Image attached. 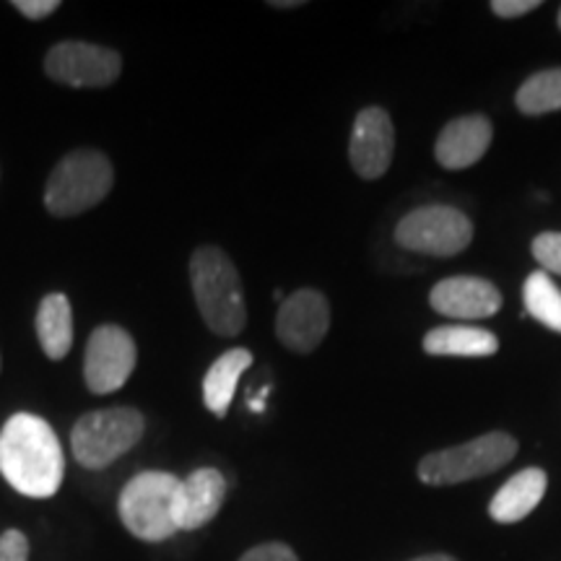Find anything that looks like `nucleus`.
<instances>
[{"label":"nucleus","mask_w":561,"mask_h":561,"mask_svg":"<svg viewBox=\"0 0 561 561\" xmlns=\"http://www.w3.org/2000/svg\"><path fill=\"white\" fill-rule=\"evenodd\" d=\"M0 473L11 489L32 500H50L66 479L58 434L34 413H13L0 430Z\"/></svg>","instance_id":"nucleus-1"},{"label":"nucleus","mask_w":561,"mask_h":561,"mask_svg":"<svg viewBox=\"0 0 561 561\" xmlns=\"http://www.w3.org/2000/svg\"><path fill=\"white\" fill-rule=\"evenodd\" d=\"M191 286L195 305L208 331L224 339H234L248 322L242 278L227 252L203 244L191 257Z\"/></svg>","instance_id":"nucleus-2"},{"label":"nucleus","mask_w":561,"mask_h":561,"mask_svg":"<svg viewBox=\"0 0 561 561\" xmlns=\"http://www.w3.org/2000/svg\"><path fill=\"white\" fill-rule=\"evenodd\" d=\"M115 185V170L107 153L76 149L62 157L45 187V208L55 219H70L100 206Z\"/></svg>","instance_id":"nucleus-3"},{"label":"nucleus","mask_w":561,"mask_h":561,"mask_svg":"<svg viewBox=\"0 0 561 561\" xmlns=\"http://www.w3.org/2000/svg\"><path fill=\"white\" fill-rule=\"evenodd\" d=\"M146 432L144 413L133 405L89 411L70 430V450L73 458L89 471H102L133 450Z\"/></svg>","instance_id":"nucleus-4"},{"label":"nucleus","mask_w":561,"mask_h":561,"mask_svg":"<svg viewBox=\"0 0 561 561\" xmlns=\"http://www.w3.org/2000/svg\"><path fill=\"white\" fill-rule=\"evenodd\" d=\"M180 479L164 471H144L125 483L117 500V515L130 536L146 543H161L178 533L172 500Z\"/></svg>","instance_id":"nucleus-5"},{"label":"nucleus","mask_w":561,"mask_h":561,"mask_svg":"<svg viewBox=\"0 0 561 561\" xmlns=\"http://www.w3.org/2000/svg\"><path fill=\"white\" fill-rule=\"evenodd\" d=\"M517 455V439L504 432H489L483 437L462 442L458 447L426 455L419 462V479L430 486H453L500 471Z\"/></svg>","instance_id":"nucleus-6"},{"label":"nucleus","mask_w":561,"mask_h":561,"mask_svg":"<svg viewBox=\"0 0 561 561\" xmlns=\"http://www.w3.org/2000/svg\"><path fill=\"white\" fill-rule=\"evenodd\" d=\"M473 224L453 206H421L396 227V242L411 252L453 257L471 244Z\"/></svg>","instance_id":"nucleus-7"},{"label":"nucleus","mask_w":561,"mask_h":561,"mask_svg":"<svg viewBox=\"0 0 561 561\" xmlns=\"http://www.w3.org/2000/svg\"><path fill=\"white\" fill-rule=\"evenodd\" d=\"M45 73L62 87L104 89L121 79L123 58L112 47L68 39L50 47L45 58Z\"/></svg>","instance_id":"nucleus-8"},{"label":"nucleus","mask_w":561,"mask_h":561,"mask_svg":"<svg viewBox=\"0 0 561 561\" xmlns=\"http://www.w3.org/2000/svg\"><path fill=\"white\" fill-rule=\"evenodd\" d=\"M138 362L133 335L121 325H100L89 335L83 354V380L94 396H110L130 380Z\"/></svg>","instance_id":"nucleus-9"},{"label":"nucleus","mask_w":561,"mask_h":561,"mask_svg":"<svg viewBox=\"0 0 561 561\" xmlns=\"http://www.w3.org/2000/svg\"><path fill=\"white\" fill-rule=\"evenodd\" d=\"M331 331V305L318 289H299L280 301L276 335L294 354H312Z\"/></svg>","instance_id":"nucleus-10"},{"label":"nucleus","mask_w":561,"mask_h":561,"mask_svg":"<svg viewBox=\"0 0 561 561\" xmlns=\"http://www.w3.org/2000/svg\"><path fill=\"white\" fill-rule=\"evenodd\" d=\"M396 130L382 107H367L356 115L348 140V161L362 180H377L390 170Z\"/></svg>","instance_id":"nucleus-11"},{"label":"nucleus","mask_w":561,"mask_h":561,"mask_svg":"<svg viewBox=\"0 0 561 561\" xmlns=\"http://www.w3.org/2000/svg\"><path fill=\"white\" fill-rule=\"evenodd\" d=\"M227 500V479L216 468H198L180 481L172 500V520L180 530H198L219 515Z\"/></svg>","instance_id":"nucleus-12"},{"label":"nucleus","mask_w":561,"mask_h":561,"mask_svg":"<svg viewBox=\"0 0 561 561\" xmlns=\"http://www.w3.org/2000/svg\"><path fill=\"white\" fill-rule=\"evenodd\" d=\"M430 305L453 320H486L502 310V294L486 278L453 276L434 286Z\"/></svg>","instance_id":"nucleus-13"},{"label":"nucleus","mask_w":561,"mask_h":561,"mask_svg":"<svg viewBox=\"0 0 561 561\" xmlns=\"http://www.w3.org/2000/svg\"><path fill=\"white\" fill-rule=\"evenodd\" d=\"M491 136H494V128H491L489 117H458V121L447 123L445 130L439 133L434 157L445 170H468L489 151Z\"/></svg>","instance_id":"nucleus-14"},{"label":"nucleus","mask_w":561,"mask_h":561,"mask_svg":"<svg viewBox=\"0 0 561 561\" xmlns=\"http://www.w3.org/2000/svg\"><path fill=\"white\" fill-rule=\"evenodd\" d=\"M546 486H549V479H546L541 468H525V471L515 473L500 491H496L494 500H491V520L502 525L525 520V517L541 504Z\"/></svg>","instance_id":"nucleus-15"},{"label":"nucleus","mask_w":561,"mask_h":561,"mask_svg":"<svg viewBox=\"0 0 561 561\" xmlns=\"http://www.w3.org/2000/svg\"><path fill=\"white\" fill-rule=\"evenodd\" d=\"M252 354L248 348H229L219 359L210 364V369L203 377V401L206 409L216 419H224L229 413V405L234 401L240 377L250 369Z\"/></svg>","instance_id":"nucleus-16"},{"label":"nucleus","mask_w":561,"mask_h":561,"mask_svg":"<svg viewBox=\"0 0 561 561\" xmlns=\"http://www.w3.org/2000/svg\"><path fill=\"white\" fill-rule=\"evenodd\" d=\"M37 339L47 359H66L73 346V310L66 294H47L37 310Z\"/></svg>","instance_id":"nucleus-17"},{"label":"nucleus","mask_w":561,"mask_h":561,"mask_svg":"<svg viewBox=\"0 0 561 561\" xmlns=\"http://www.w3.org/2000/svg\"><path fill=\"white\" fill-rule=\"evenodd\" d=\"M424 351L432 356H491L500 351V341L483 328L445 325L424 335Z\"/></svg>","instance_id":"nucleus-18"},{"label":"nucleus","mask_w":561,"mask_h":561,"mask_svg":"<svg viewBox=\"0 0 561 561\" xmlns=\"http://www.w3.org/2000/svg\"><path fill=\"white\" fill-rule=\"evenodd\" d=\"M525 314L538 320L541 325L561 333V291L549 278V273L536 271L525 280Z\"/></svg>","instance_id":"nucleus-19"},{"label":"nucleus","mask_w":561,"mask_h":561,"mask_svg":"<svg viewBox=\"0 0 561 561\" xmlns=\"http://www.w3.org/2000/svg\"><path fill=\"white\" fill-rule=\"evenodd\" d=\"M523 115H549L561 110V68L533 73L515 96Z\"/></svg>","instance_id":"nucleus-20"},{"label":"nucleus","mask_w":561,"mask_h":561,"mask_svg":"<svg viewBox=\"0 0 561 561\" xmlns=\"http://www.w3.org/2000/svg\"><path fill=\"white\" fill-rule=\"evenodd\" d=\"M533 257L549 273L561 276V234L559 231H543L533 240Z\"/></svg>","instance_id":"nucleus-21"},{"label":"nucleus","mask_w":561,"mask_h":561,"mask_svg":"<svg viewBox=\"0 0 561 561\" xmlns=\"http://www.w3.org/2000/svg\"><path fill=\"white\" fill-rule=\"evenodd\" d=\"M0 561H30V538L11 528L0 536Z\"/></svg>","instance_id":"nucleus-22"},{"label":"nucleus","mask_w":561,"mask_h":561,"mask_svg":"<svg viewBox=\"0 0 561 561\" xmlns=\"http://www.w3.org/2000/svg\"><path fill=\"white\" fill-rule=\"evenodd\" d=\"M240 561H299V559L291 546L273 541V543H261L255 546V549L244 551Z\"/></svg>","instance_id":"nucleus-23"},{"label":"nucleus","mask_w":561,"mask_h":561,"mask_svg":"<svg viewBox=\"0 0 561 561\" xmlns=\"http://www.w3.org/2000/svg\"><path fill=\"white\" fill-rule=\"evenodd\" d=\"M13 9H16L21 16L39 21L53 16V13L60 9V3L58 0H13Z\"/></svg>","instance_id":"nucleus-24"},{"label":"nucleus","mask_w":561,"mask_h":561,"mask_svg":"<svg viewBox=\"0 0 561 561\" xmlns=\"http://www.w3.org/2000/svg\"><path fill=\"white\" fill-rule=\"evenodd\" d=\"M538 5H541L538 0H494V3H491V11L500 19H517L536 11Z\"/></svg>","instance_id":"nucleus-25"},{"label":"nucleus","mask_w":561,"mask_h":561,"mask_svg":"<svg viewBox=\"0 0 561 561\" xmlns=\"http://www.w3.org/2000/svg\"><path fill=\"white\" fill-rule=\"evenodd\" d=\"M411 561H458V559L447 557V553H430V557H419V559H411Z\"/></svg>","instance_id":"nucleus-26"},{"label":"nucleus","mask_w":561,"mask_h":561,"mask_svg":"<svg viewBox=\"0 0 561 561\" xmlns=\"http://www.w3.org/2000/svg\"><path fill=\"white\" fill-rule=\"evenodd\" d=\"M273 9H299L301 0H284V3H278V0H273Z\"/></svg>","instance_id":"nucleus-27"},{"label":"nucleus","mask_w":561,"mask_h":561,"mask_svg":"<svg viewBox=\"0 0 561 561\" xmlns=\"http://www.w3.org/2000/svg\"><path fill=\"white\" fill-rule=\"evenodd\" d=\"M557 21H559V30H561V9H559V19Z\"/></svg>","instance_id":"nucleus-28"},{"label":"nucleus","mask_w":561,"mask_h":561,"mask_svg":"<svg viewBox=\"0 0 561 561\" xmlns=\"http://www.w3.org/2000/svg\"><path fill=\"white\" fill-rule=\"evenodd\" d=\"M0 367H3V364H0Z\"/></svg>","instance_id":"nucleus-29"}]
</instances>
